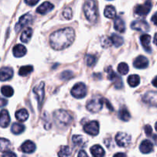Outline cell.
<instances>
[{
    "label": "cell",
    "instance_id": "cell-1",
    "mask_svg": "<svg viewBox=\"0 0 157 157\" xmlns=\"http://www.w3.org/2000/svg\"><path fill=\"white\" fill-rule=\"evenodd\" d=\"M75 38V31L71 28H64L60 29L51 35V46L55 50H62L69 47L73 43Z\"/></svg>",
    "mask_w": 157,
    "mask_h": 157
},
{
    "label": "cell",
    "instance_id": "cell-2",
    "mask_svg": "<svg viewBox=\"0 0 157 157\" xmlns=\"http://www.w3.org/2000/svg\"><path fill=\"white\" fill-rule=\"evenodd\" d=\"M84 12L85 17L90 22H95L98 18V10L96 2L88 0L84 2Z\"/></svg>",
    "mask_w": 157,
    "mask_h": 157
},
{
    "label": "cell",
    "instance_id": "cell-3",
    "mask_svg": "<svg viewBox=\"0 0 157 157\" xmlns=\"http://www.w3.org/2000/svg\"><path fill=\"white\" fill-rule=\"evenodd\" d=\"M53 117L57 124H59L60 126H63V127L68 126L72 121V117L69 114L68 112L63 110H56L54 112Z\"/></svg>",
    "mask_w": 157,
    "mask_h": 157
},
{
    "label": "cell",
    "instance_id": "cell-4",
    "mask_svg": "<svg viewBox=\"0 0 157 157\" xmlns=\"http://www.w3.org/2000/svg\"><path fill=\"white\" fill-rule=\"evenodd\" d=\"M106 72L107 74V78L110 81H111L114 84L115 87L117 89H121L122 88L124 84H123L122 79H121V77L116 74V72L112 69L111 66H109L107 69H106Z\"/></svg>",
    "mask_w": 157,
    "mask_h": 157
},
{
    "label": "cell",
    "instance_id": "cell-5",
    "mask_svg": "<svg viewBox=\"0 0 157 157\" xmlns=\"http://www.w3.org/2000/svg\"><path fill=\"white\" fill-rule=\"evenodd\" d=\"M86 94H87V87L83 83H78L71 89V95L75 98L81 99L84 98Z\"/></svg>",
    "mask_w": 157,
    "mask_h": 157
},
{
    "label": "cell",
    "instance_id": "cell-6",
    "mask_svg": "<svg viewBox=\"0 0 157 157\" xmlns=\"http://www.w3.org/2000/svg\"><path fill=\"white\" fill-rule=\"evenodd\" d=\"M33 93L36 97L38 103V109H40L44 98V84L41 82L33 88Z\"/></svg>",
    "mask_w": 157,
    "mask_h": 157
},
{
    "label": "cell",
    "instance_id": "cell-7",
    "mask_svg": "<svg viewBox=\"0 0 157 157\" xmlns=\"http://www.w3.org/2000/svg\"><path fill=\"white\" fill-rule=\"evenodd\" d=\"M117 144L121 147H127L131 143V136L125 133H118L115 137Z\"/></svg>",
    "mask_w": 157,
    "mask_h": 157
},
{
    "label": "cell",
    "instance_id": "cell-8",
    "mask_svg": "<svg viewBox=\"0 0 157 157\" xmlns=\"http://www.w3.org/2000/svg\"><path fill=\"white\" fill-rule=\"evenodd\" d=\"M103 107V99L94 98L90 100L87 104V109L91 113H96L100 111Z\"/></svg>",
    "mask_w": 157,
    "mask_h": 157
},
{
    "label": "cell",
    "instance_id": "cell-9",
    "mask_svg": "<svg viewBox=\"0 0 157 157\" xmlns=\"http://www.w3.org/2000/svg\"><path fill=\"white\" fill-rule=\"evenodd\" d=\"M99 124L98 121H90L84 126V130L86 133L91 136H97L99 133Z\"/></svg>",
    "mask_w": 157,
    "mask_h": 157
},
{
    "label": "cell",
    "instance_id": "cell-10",
    "mask_svg": "<svg viewBox=\"0 0 157 157\" xmlns=\"http://www.w3.org/2000/svg\"><path fill=\"white\" fill-rule=\"evenodd\" d=\"M151 9L152 3L150 1H147L144 4L136 6V7L134 9V12L136 15H140V16H145L147 14H149V12H150Z\"/></svg>",
    "mask_w": 157,
    "mask_h": 157
},
{
    "label": "cell",
    "instance_id": "cell-11",
    "mask_svg": "<svg viewBox=\"0 0 157 157\" xmlns=\"http://www.w3.org/2000/svg\"><path fill=\"white\" fill-rule=\"evenodd\" d=\"M131 28L133 30L147 32L150 31V25L144 20H136L131 24Z\"/></svg>",
    "mask_w": 157,
    "mask_h": 157
},
{
    "label": "cell",
    "instance_id": "cell-12",
    "mask_svg": "<svg viewBox=\"0 0 157 157\" xmlns=\"http://www.w3.org/2000/svg\"><path fill=\"white\" fill-rule=\"evenodd\" d=\"M32 21V15H30L29 13L25 14L24 15L21 17L18 20V23L15 25V30L17 32H19L21 31V29H23L24 27H25L26 25H28L29 24H30Z\"/></svg>",
    "mask_w": 157,
    "mask_h": 157
},
{
    "label": "cell",
    "instance_id": "cell-13",
    "mask_svg": "<svg viewBox=\"0 0 157 157\" xmlns=\"http://www.w3.org/2000/svg\"><path fill=\"white\" fill-rule=\"evenodd\" d=\"M156 98L157 94L156 91L148 92L143 97V101L145 104L155 107L156 105Z\"/></svg>",
    "mask_w": 157,
    "mask_h": 157
},
{
    "label": "cell",
    "instance_id": "cell-14",
    "mask_svg": "<svg viewBox=\"0 0 157 157\" xmlns=\"http://www.w3.org/2000/svg\"><path fill=\"white\" fill-rule=\"evenodd\" d=\"M149 65V61L146 57L143 56V55H140L138 56L136 59L133 61V66L136 68L139 69H144L148 67Z\"/></svg>",
    "mask_w": 157,
    "mask_h": 157
},
{
    "label": "cell",
    "instance_id": "cell-15",
    "mask_svg": "<svg viewBox=\"0 0 157 157\" xmlns=\"http://www.w3.org/2000/svg\"><path fill=\"white\" fill-rule=\"evenodd\" d=\"M13 70L12 67H5L0 69V81H6L10 80L13 76Z\"/></svg>",
    "mask_w": 157,
    "mask_h": 157
},
{
    "label": "cell",
    "instance_id": "cell-16",
    "mask_svg": "<svg viewBox=\"0 0 157 157\" xmlns=\"http://www.w3.org/2000/svg\"><path fill=\"white\" fill-rule=\"evenodd\" d=\"M10 117L8 110H2L0 112V127L6 128L10 124Z\"/></svg>",
    "mask_w": 157,
    "mask_h": 157
},
{
    "label": "cell",
    "instance_id": "cell-17",
    "mask_svg": "<svg viewBox=\"0 0 157 157\" xmlns=\"http://www.w3.org/2000/svg\"><path fill=\"white\" fill-rule=\"evenodd\" d=\"M54 9V6L49 2H44L36 9V12L41 15H45Z\"/></svg>",
    "mask_w": 157,
    "mask_h": 157
},
{
    "label": "cell",
    "instance_id": "cell-18",
    "mask_svg": "<svg viewBox=\"0 0 157 157\" xmlns=\"http://www.w3.org/2000/svg\"><path fill=\"white\" fill-rule=\"evenodd\" d=\"M140 150L143 153L148 154V153L153 152V144H152L151 141L148 140H145L141 143L140 146Z\"/></svg>",
    "mask_w": 157,
    "mask_h": 157
},
{
    "label": "cell",
    "instance_id": "cell-19",
    "mask_svg": "<svg viewBox=\"0 0 157 157\" xmlns=\"http://www.w3.org/2000/svg\"><path fill=\"white\" fill-rule=\"evenodd\" d=\"M140 41L141 44L143 47L144 48L146 51L148 53H151L152 52V48L150 47V41H151V36L150 35H143L140 37Z\"/></svg>",
    "mask_w": 157,
    "mask_h": 157
},
{
    "label": "cell",
    "instance_id": "cell-20",
    "mask_svg": "<svg viewBox=\"0 0 157 157\" xmlns=\"http://www.w3.org/2000/svg\"><path fill=\"white\" fill-rule=\"evenodd\" d=\"M21 149L23 153H32L33 152H35L36 147H35V144L33 142L30 140H27L21 145Z\"/></svg>",
    "mask_w": 157,
    "mask_h": 157
},
{
    "label": "cell",
    "instance_id": "cell-21",
    "mask_svg": "<svg viewBox=\"0 0 157 157\" xmlns=\"http://www.w3.org/2000/svg\"><path fill=\"white\" fill-rule=\"evenodd\" d=\"M12 52H13L14 56L16 57V58H21V57H23L27 53L26 48L21 44H16L13 48V51Z\"/></svg>",
    "mask_w": 157,
    "mask_h": 157
},
{
    "label": "cell",
    "instance_id": "cell-22",
    "mask_svg": "<svg viewBox=\"0 0 157 157\" xmlns=\"http://www.w3.org/2000/svg\"><path fill=\"white\" fill-rule=\"evenodd\" d=\"M90 153L94 157H104L105 151L100 145H94L90 148Z\"/></svg>",
    "mask_w": 157,
    "mask_h": 157
},
{
    "label": "cell",
    "instance_id": "cell-23",
    "mask_svg": "<svg viewBox=\"0 0 157 157\" xmlns=\"http://www.w3.org/2000/svg\"><path fill=\"white\" fill-rule=\"evenodd\" d=\"M114 29L119 32H124L126 30L125 22L121 17H117L114 20Z\"/></svg>",
    "mask_w": 157,
    "mask_h": 157
},
{
    "label": "cell",
    "instance_id": "cell-24",
    "mask_svg": "<svg viewBox=\"0 0 157 157\" xmlns=\"http://www.w3.org/2000/svg\"><path fill=\"white\" fill-rule=\"evenodd\" d=\"M33 32H32V29L31 28H28L25 30H24L22 32L21 35V41H22L23 43H28L29 41V40L32 38V35Z\"/></svg>",
    "mask_w": 157,
    "mask_h": 157
},
{
    "label": "cell",
    "instance_id": "cell-25",
    "mask_svg": "<svg viewBox=\"0 0 157 157\" xmlns=\"http://www.w3.org/2000/svg\"><path fill=\"white\" fill-rule=\"evenodd\" d=\"M15 117L20 122H24L29 118V113L25 109H21L15 113Z\"/></svg>",
    "mask_w": 157,
    "mask_h": 157
},
{
    "label": "cell",
    "instance_id": "cell-26",
    "mask_svg": "<svg viewBox=\"0 0 157 157\" xmlns=\"http://www.w3.org/2000/svg\"><path fill=\"white\" fill-rule=\"evenodd\" d=\"M110 41H111L112 44H113L115 47H121V46L124 44V39H123L122 37L117 35V34H112L111 37H110Z\"/></svg>",
    "mask_w": 157,
    "mask_h": 157
},
{
    "label": "cell",
    "instance_id": "cell-27",
    "mask_svg": "<svg viewBox=\"0 0 157 157\" xmlns=\"http://www.w3.org/2000/svg\"><path fill=\"white\" fill-rule=\"evenodd\" d=\"M118 115H119L120 119L122 120V121H130V119L131 118L130 112L128 111V110H127L126 107H122V108L120 110Z\"/></svg>",
    "mask_w": 157,
    "mask_h": 157
},
{
    "label": "cell",
    "instance_id": "cell-28",
    "mask_svg": "<svg viewBox=\"0 0 157 157\" xmlns=\"http://www.w3.org/2000/svg\"><path fill=\"white\" fill-rule=\"evenodd\" d=\"M127 82H128L129 85L132 87H136V86L139 85L140 82V77L136 75H133L129 76L128 79H127Z\"/></svg>",
    "mask_w": 157,
    "mask_h": 157
},
{
    "label": "cell",
    "instance_id": "cell-29",
    "mask_svg": "<svg viewBox=\"0 0 157 157\" xmlns=\"http://www.w3.org/2000/svg\"><path fill=\"white\" fill-rule=\"evenodd\" d=\"M104 15L108 18H113L116 16V10L113 6H107L104 9Z\"/></svg>",
    "mask_w": 157,
    "mask_h": 157
},
{
    "label": "cell",
    "instance_id": "cell-30",
    "mask_svg": "<svg viewBox=\"0 0 157 157\" xmlns=\"http://www.w3.org/2000/svg\"><path fill=\"white\" fill-rule=\"evenodd\" d=\"M25 126L21 124H18V123H15V124H12V132L14 134L18 135L20 133H22L25 130Z\"/></svg>",
    "mask_w": 157,
    "mask_h": 157
},
{
    "label": "cell",
    "instance_id": "cell-31",
    "mask_svg": "<svg viewBox=\"0 0 157 157\" xmlns=\"http://www.w3.org/2000/svg\"><path fill=\"white\" fill-rule=\"evenodd\" d=\"M32 71H33V67L32 65H26L20 67L19 71H18V74H19L20 76L25 77L27 76L28 75H29Z\"/></svg>",
    "mask_w": 157,
    "mask_h": 157
},
{
    "label": "cell",
    "instance_id": "cell-32",
    "mask_svg": "<svg viewBox=\"0 0 157 157\" xmlns=\"http://www.w3.org/2000/svg\"><path fill=\"white\" fill-rule=\"evenodd\" d=\"M10 141L5 138H0V151L6 152L10 147Z\"/></svg>",
    "mask_w": 157,
    "mask_h": 157
},
{
    "label": "cell",
    "instance_id": "cell-33",
    "mask_svg": "<svg viewBox=\"0 0 157 157\" xmlns=\"http://www.w3.org/2000/svg\"><path fill=\"white\" fill-rule=\"evenodd\" d=\"M1 92L5 97H6V98H10V97H12V95H13L14 90L12 87H10V86L6 85L3 86V87H2Z\"/></svg>",
    "mask_w": 157,
    "mask_h": 157
},
{
    "label": "cell",
    "instance_id": "cell-34",
    "mask_svg": "<svg viewBox=\"0 0 157 157\" xmlns=\"http://www.w3.org/2000/svg\"><path fill=\"white\" fill-rule=\"evenodd\" d=\"M71 153L70 147L67 146H63L61 147L59 152H58V156L59 157H68Z\"/></svg>",
    "mask_w": 157,
    "mask_h": 157
},
{
    "label": "cell",
    "instance_id": "cell-35",
    "mask_svg": "<svg viewBox=\"0 0 157 157\" xmlns=\"http://www.w3.org/2000/svg\"><path fill=\"white\" fill-rule=\"evenodd\" d=\"M117 71L118 72H119V74H121V75H127L129 71L128 65L124 62L121 63V64H119V65H118Z\"/></svg>",
    "mask_w": 157,
    "mask_h": 157
},
{
    "label": "cell",
    "instance_id": "cell-36",
    "mask_svg": "<svg viewBox=\"0 0 157 157\" xmlns=\"http://www.w3.org/2000/svg\"><path fill=\"white\" fill-rule=\"evenodd\" d=\"M72 141H73V144L75 145L80 146L84 143V138L81 135H75V136H73V137H72Z\"/></svg>",
    "mask_w": 157,
    "mask_h": 157
},
{
    "label": "cell",
    "instance_id": "cell-37",
    "mask_svg": "<svg viewBox=\"0 0 157 157\" xmlns=\"http://www.w3.org/2000/svg\"><path fill=\"white\" fill-rule=\"evenodd\" d=\"M96 61H97V58H96V57L94 56V55H88L87 56V66H90V67L93 66L94 64L96 63Z\"/></svg>",
    "mask_w": 157,
    "mask_h": 157
},
{
    "label": "cell",
    "instance_id": "cell-38",
    "mask_svg": "<svg viewBox=\"0 0 157 157\" xmlns=\"http://www.w3.org/2000/svg\"><path fill=\"white\" fill-rule=\"evenodd\" d=\"M63 17L66 19H71L72 18V11L71 8H66L64 11H63Z\"/></svg>",
    "mask_w": 157,
    "mask_h": 157
},
{
    "label": "cell",
    "instance_id": "cell-39",
    "mask_svg": "<svg viewBox=\"0 0 157 157\" xmlns=\"http://www.w3.org/2000/svg\"><path fill=\"white\" fill-rule=\"evenodd\" d=\"M101 42H102V45L104 48L110 47L112 45L111 41H110V38H107V37H103L102 39H101Z\"/></svg>",
    "mask_w": 157,
    "mask_h": 157
},
{
    "label": "cell",
    "instance_id": "cell-40",
    "mask_svg": "<svg viewBox=\"0 0 157 157\" xmlns=\"http://www.w3.org/2000/svg\"><path fill=\"white\" fill-rule=\"evenodd\" d=\"M72 72L70 71H64L61 75V78L62 80H68L70 79L72 77Z\"/></svg>",
    "mask_w": 157,
    "mask_h": 157
},
{
    "label": "cell",
    "instance_id": "cell-41",
    "mask_svg": "<svg viewBox=\"0 0 157 157\" xmlns=\"http://www.w3.org/2000/svg\"><path fill=\"white\" fill-rule=\"evenodd\" d=\"M144 131H145L146 134L147 136H151L152 133H153V130H152V127L150 125H146L144 127Z\"/></svg>",
    "mask_w": 157,
    "mask_h": 157
},
{
    "label": "cell",
    "instance_id": "cell-42",
    "mask_svg": "<svg viewBox=\"0 0 157 157\" xmlns=\"http://www.w3.org/2000/svg\"><path fill=\"white\" fill-rule=\"evenodd\" d=\"M2 157H17V156L13 153V152L6 151L5 152V153L2 155Z\"/></svg>",
    "mask_w": 157,
    "mask_h": 157
},
{
    "label": "cell",
    "instance_id": "cell-43",
    "mask_svg": "<svg viewBox=\"0 0 157 157\" xmlns=\"http://www.w3.org/2000/svg\"><path fill=\"white\" fill-rule=\"evenodd\" d=\"M7 104H8L7 100L4 99V98H2L0 97V107H4V106L7 105Z\"/></svg>",
    "mask_w": 157,
    "mask_h": 157
},
{
    "label": "cell",
    "instance_id": "cell-44",
    "mask_svg": "<svg viewBox=\"0 0 157 157\" xmlns=\"http://www.w3.org/2000/svg\"><path fill=\"white\" fill-rule=\"evenodd\" d=\"M38 2V0H37V1H34V0H29V1H27V0H25V3H26V4L29 5V6H35V5H36Z\"/></svg>",
    "mask_w": 157,
    "mask_h": 157
},
{
    "label": "cell",
    "instance_id": "cell-45",
    "mask_svg": "<svg viewBox=\"0 0 157 157\" xmlns=\"http://www.w3.org/2000/svg\"><path fill=\"white\" fill-rule=\"evenodd\" d=\"M78 157H89V156H87V154L86 153L85 151H84V150H80L79 153H78Z\"/></svg>",
    "mask_w": 157,
    "mask_h": 157
},
{
    "label": "cell",
    "instance_id": "cell-46",
    "mask_svg": "<svg viewBox=\"0 0 157 157\" xmlns=\"http://www.w3.org/2000/svg\"><path fill=\"white\" fill-rule=\"evenodd\" d=\"M113 157H127V156L124 153H117L113 156Z\"/></svg>",
    "mask_w": 157,
    "mask_h": 157
},
{
    "label": "cell",
    "instance_id": "cell-47",
    "mask_svg": "<svg viewBox=\"0 0 157 157\" xmlns=\"http://www.w3.org/2000/svg\"><path fill=\"white\" fill-rule=\"evenodd\" d=\"M152 21H153L154 25H157V22H156V13H155L154 15H153V18H152Z\"/></svg>",
    "mask_w": 157,
    "mask_h": 157
},
{
    "label": "cell",
    "instance_id": "cell-48",
    "mask_svg": "<svg viewBox=\"0 0 157 157\" xmlns=\"http://www.w3.org/2000/svg\"><path fill=\"white\" fill-rule=\"evenodd\" d=\"M153 85H154V87H156V78H154V79H153Z\"/></svg>",
    "mask_w": 157,
    "mask_h": 157
},
{
    "label": "cell",
    "instance_id": "cell-49",
    "mask_svg": "<svg viewBox=\"0 0 157 157\" xmlns=\"http://www.w3.org/2000/svg\"><path fill=\"white\" fill-rule=\"evenodd\" d=\"M153 42H154V44H156V34H155V36H154V41H153Z\"/></svg>",
    "mask_w": 157,
    "mask_h": 157
},
{
    "label": "cell",
    "instance_id": "cell-50",
    "mask_svg": "<svg viewBox=\"0 0 157 157\" xmlns=\"http://www.w3.org/2000/svg\"><path fill=\"white\" fill-rule=\"evenodd\" d=\"M106 103H107V107H108V104H109V103H108V101H106ZM109 107H110V109H111V110H112V109H113V108H112V107H111V106H110V105H109Z\"/></svg>",
    "mask_w": 157,
    "mask_h": 157
}]
</instances>
